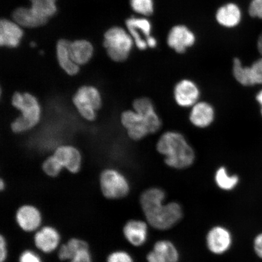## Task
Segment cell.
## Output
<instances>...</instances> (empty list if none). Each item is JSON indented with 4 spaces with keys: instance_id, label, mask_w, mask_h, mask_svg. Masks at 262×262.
Masks as SVG:
<instances>
[{
    "instance_id": "cell-1",
    "label": "cell",
    "mask_w": 262,
    "mask_h": 262,
    "mask_svg": "<svg viewBox=\"0 0 262 262\" xmlns=\"http://www.w3.org/2000/svg\"><path fill=\"white\" fill-rule=\"evenodd\" d=\"M156 149L165 157V163L170 168L185 169L194 162V149L185 137L177 131H168L163 134L157 143Z\"/></svg>"
},
{
    "instance_id": "cell-2",
    "label": "cell",
    "mask_w": 262,
    "mask_h": 262,
    "mask_svg": "<svg viewBox=\"0 0 262 262\" xmlns=\"http://www.w3.org/2000/svg\"><path fill=\"white\" fill-rule=\"evenodd\" d=\"M13 107L20 115L11 124V129L15 134H21L34 128L40 122L41 107L34 95L16 91L11 98Z\"/></svg>"
},
{
    "instance_id": "cell-3",
    "label": "cell",
    "mask_w": 262,
    "mask_h": 262,
    "mask_svg": "<svg viewBox=\"0 0 262 262\" xmlns=\"http://www.w3.org/2000/svg\"><path fill=\"white\" fill-rule=\"evenodd\" d=\"M150 227L159 231L168 230L181 221L183 212L179 203H159L143 211Z\"/></svg>"
},
{
    "instance_id": "cell-4",
    "label": "cell",
    "mask_w": 262,
    "mask_h": 262,
    "mask_svg": "<svg viewBox=\"0 0 262 262\" xmlns=\"http://www.w3.org/2000/svg\"><path fill=\"white\" fill-rule=\"evenodd\" d=\"M73 103L80 116L88 122H94L97 113L102 107V97L97 88L84 85L74 94Z\"/></svg>"
},
{
    "instance_id": "cell-5",
    "label": "cell",
    "mask_w": 262,
    "mask_h": 262,
    "mask_svg": "<svg viewBox=\"0 0 262 262\" xmlns=\"http://www.w3.org/2000/svg\"><path fill=\"white\" fill-rule=\"evenodd\" d=\"M134 42L129 33L117 26L108 29L104 35V47L106 49L108 56L116 62L127 60Z\"/></svg>"
},
{
    "instance_id": "cell-6",
    "label": "cell",
    "mask_w": 262,
    "mask_h": 262,
    "mask_svg": "<svg viewBox=\"0 0 262 262\" xmlns=\"http://www.w3.org/2000/svg\"><path fill=\"white\" fill-rule=\"evenodd\" d=\"M99 181L101 192L106 199H122L130 191L128 180L117 169H104L100 173Z\"/></svg>"
},
{
    "instance_id": "cell-7",
    "label": "cell",
    "mask_w": 262,
    "mask_h": 262,
    "mask_svg": "<svg viewBox=\"0 0 262 262\" xmlns=\"http://www.w3.org/2000/svg\"><path fill=\"white\" fill-rule=\"evenodd\" d=\"M233 237L231 232L224 226L212 227L206 236V245L211 253L221 255L227 253L232 247Z\"/></svg>"
},
{
    "instance_id": "cell-8",
    "label": "cell",
    "mask_w": 262,
    "mask_h": 262,
    "mask_svg": "<svg viewBox=\"0 0 262 262\" xmlns=\"http://www.w3.org/2000/svg\"><path fill=\"white\" fill-rule=\"evenodd\" d=\"M120 122L131 140L139 141L150 134L145 118L135 111H123Z\"/></svg>"
},
{
    "instance_id": "cell-9",
    "label": "cell",
    "mask_w": 262,
    "mask_h": 262,
    "mask_svg": "<svg viewBox=\"0 0 262 262\" xmlns=\"http://www.w3.org/2000/svg\"><path fill=\"white\" fill-rule=\"evenodd\" d=\"M201 92L194 81L184 79L178 82L173 90V97L180 107H192L198 102Z\"/></svg>"
},
{
    "instance_id": "cell-10",
    "label": "cell",
    "mask_w": 262,
    "mask_h": 262,
    "mask_svg": "<svg viewBox=\"0 0 262 262\" xmlns=\"http://www.w3.org/2000/svg\"><path fill=\"white\" fill-rule=\"evenodd\" d=\"M195 42V36L184 25H177L169 31L167 43L176 52L183 54L186 49L191 47Z\"/></svg>"
},
{
    "instance_id": "cell-11",
    "label": "cell",
    "mask_w": 262,
    "mask_h": 262,
    "mask_svg": "<svg viewBox=\"0 0 262 262\" xmlns=\"http://www.w3.org/2000/svg\"><path fill=\"white\" fill-rule=\"evenodd\" d=\"M53 155L69 172L72 173L80 172L83 159L76 147L69 145L58 146L54 150Z\"/></svg>"
},
{
    "instance_id": "cell-12",
    "label": "cell",
    "mask_w": 262,
    "mask_h": 262,
    "mask_svg": "<svg viewBox=\"0 0 262 262\" xmlns=\"http://www.w3.org/2000/svg\"><path fill=\"white\" fill-rule=\"evenodd\" d=\"M126 25L137 47L140 50H145L147 39L151 36L152 25L148 19L131 17L126 19Z\"/></svg>"
},
{
    "instance_id": "cell-13",
    "label": "cell",
    "mask_w": 262,
    "mask_h": 262,
    "mask_svg": "<svg viewBox=\"0 0 262 262\" xmlns=\"http://www.w3.org/2000/svg\"><path fill=\"white\" fill-rule=\"evenodd\" d=\"M148 226L147 222L130 220L124 226V236L134 247H142L146 243L148 238Z\"/></svg>"
},
{
    "instance_id": "cell-14",
    "label": "cell",
    "mask_w": 262,
    "mask_h": 262,
    "mask_svg": "<svg viewBox=\"0 0 262 262\" xmlns=\"http://www.w3.org/2000/svg\"><path fill=\"white\" fill-rule=\"evenodd\" d=\"M16 221L23 230L26 232L34 231L41 225V212L34 206L24 205L19 208L16 212Z\"/></svg>"
},
{
    "instance_id": "cell-15",
    "label": "cell",
    "mask_w": 262,
    "mask_h": 262,
    "mask_svg": "<svg viewBox=\"0 0 262 262\" xmlns=\"http://www.w3.org/2000/svg\"><path fill=\"white\" fill-rule=\"evenodd\" d=\"M20 26L8 19L0 21V45L9 48L18 47L24 36Z\"/></svg>"
},
{
    "instance_id": "cell-16",
    "label": "cell",
    "mask_w": 262,
    "mask_h": 262,
    "mask_svg": "<svg viewBox=\"0 0 262 262\" xmlns=\"http://www.w3.org/2000/svg\"><path fill=\"white\" fill-rule=\"evenodd\" d=\"M191 107L189 120L194 126L206 128L214 122L215 111L211 104L206 101H198Z\"/></svg>"
},
{
    "instance_id": "cell-17",
    "label": "cell",
    "mask_w": 262,
    "mask_h": 262,
    "mask_svg": "<svg viewBox=\"0 0 262 262\" xmlns=\"http://www.w3.org/2000/svg\"><path fill=\"white\" fill-rule=\"evenodd\" d=\"M60 241V234L57 229L49 226L41 229L34 237L36 247L45 253H51L56 250Z\"/></svg>"
},
{
    "instance_id": "cell-18",
    "label": "cell",
    "mask_w": 262,
    "mask_h": 262,
    "mask_svg": "<svg viewBox=\"0 0 262 262\" xmlns=\"http://www.w3.org/2000/svg\"><path fill=\"white\" fill-rule=\"evenodd\" d=\"M71 42L66 39H61L56 47L58 64L66 73L70 76H75L79 73L80 66L74 63L70 52Z\"/></svg>"
},
{
    "instance_id": "cell-19",
    "label": "cell",
    "mask_w": 262,
    "mask_h": 262,
    "mask_svg": "<svg viewBox=\"0 0 262 262\" xmlns=\"http://www.w3.org/2000/svg\"><path fill=\"white\" fill-rule=\"evenodd\" d=\"M215 18L218 24L224 27L234 28L238 25L241 21V10L238 6L234 3H228L217 10Z\"/></svg>"
},
{
    "instance_id": "cell-20",
    "label": "cell",
    "mask_w": 262,
    "mask_h": 262,
    "mask_svg": "<svg viewBox=\"0 0 262 262\" xmlns=\"http://www.w3.org/2000/svg\"><path fill=\"white\" fill-rule=\"evenodd\" d=\"M16 24L28 28L40 27L47 24L48 19L41 17L32 11L31 8L21 7L16 9L12 14Z\"/></svg>"
},
{
    "instance_id": "cell-21",
    "label": "cell",
    "mask_w": 262,
    "mask_h": 262,
    "mask_svg": "<svg viewBox=\"0 0 262 262\" xmlns=\"http://www.w3.org/2000/svg\"><path fill=\"white\" fill-rule=\"evenodd\" d=\"M70 52L72 59L78 66L86 64L93 55L94 48L90 41L86 40L71 42Z\"/></svg>"
},
{
    "instance_id": "cell-22",
    "label": "cell",
    "mask_w": 262,
    "mask_h": 262,
    "mask_svg": "<svg viewBox=\"0 0 262 262\" xmlns=\"http://www.w3.org/2000/svg\"><path fill=\"white\" fill-rule=\"evenodd\" d=\"M215 182L219 189L223 191H232L237 187L240 181L237 175L229 174L224 166L219 168L215 174Z\"/></svg>"
},
{
    "instance_id": "cell-23",
    "label": "cell",
    "mask_w": 262,
    "mask_h": 262,
    "mask_svg": "<svg viewBox=\"0 0 262 262\" xmlns=\"http://www.w3.org/2000/svg\"><path fill=\"white\" fill-rule=\"evenodd\" d=\"M153 250L161 254L168 262H179V251L174 244L168 240H160L155 242Z\"/></svg>"
},
{
    "instance_id": "cell-24",
    "label": "cell",
    "mask_w": 262,
    "mask_h": 262,
    "mask_svg": "<svg viewBox=\"0 0 262 262\" xmlns=\"http://www.w3.org/2000/svg\"><path fill=\"white\" fill-rule=\"evenodd\" d=\"M89 248L86 242L78 238H71L67 244L61 246L58 257L61 260H71L77 252L82 249Z\"/></svg>"
},
{
    "instance_id": "cell-25",
    "label": "cell",
    "mask_w": 262,
    "mask_h": 262,
    "mask_svg": "<svg viewBox=\"0 0 262 262\" xmlns=\"http://www.w3.org/2000/svg\"><path fill=\"white\" fill-rule=\"evenodd\" d=\"M31 9L41 17L47 19L53 16L57 11V0H30Z\"/></svg>"
},
{
    "instance_id": "cell-26",
    "label": "cell",
    "mask_w": 262,
    "mask_h": 262,
    "mask_svg": "<svg viewBox=\"0 0 262 262\" xmlns=\"http://www.w3.org/2000/svg\"><path fill=\"white\" fill-rule=\"evenodd\" d=\"M41 168L45 174L51 178H57L64 169L63 166L53 155L48 157L44 160L42 163Z\"/></svg>"
},
{
    "instance_id": "cell-27",
    "label": "cell",
    "mask_w": 262,
    "mask_h": 262,
    "mask_svg": "<svg viewBox=\"0 0 262 262\" xmlns=\"http://www.w3.org/2000/svg\"><path fill=\"white\" fill-rule=\"evenodd\" d=\"M133 110L144 117L156 112L155 105L150 98L140 97L136 98L133 103Z\"/></svg>"
},
{
    "instance_id": "cell-28",
    "label": "cell",
    "mask_w": 262,
    "mask_h": 262,
    "mask_svg": "<svg viewBox=\"0 0 262 262\" xmlns=\"http://www.w3.org/2000/svg\"><path fill=\"white\" fill-rule=\"evenodd\" d=\"M247 74L250 86L262 84V58L247 67Z\"/></svg>"
},
{
    "instance_id": "cell-29",
    "label": "cell",
    "mask_w": 262,
    "mask_h": 262,
    "mask_svg": "<svg viewBox=\"0 0 262 262\" xmlns=\"http://www.w3.org/2000/svg\"><path fill=\"white\" fill-rule=\"evenodd\" d=\"M130 5L133 11L144 16H149L153 14V0H130Z\"/></svg>"
},
{
    "instance_id": "cell-30",
    "label": "cell",
    "mask_w": 262,
    "mask_h": 262,
    "mask_svg": "<svg viewBox=\"0 0 262 262\" xmlns=\"http://www.w3.org/2000/svg\"><path fill=\"white\" fill-rule=\"evenodd\" d=\"M107 262H134L133 258L127 252L117 251L113 252L107 257Z\"/></svg>"
},
{
    "instance_id": "cell-31",
    "label": "cell",
    "mask_w": 262,
    "mask_h": 262,
    "mask_svg": "<svg viewBox=\"0 0 262 262\" xmlns=\"http://www.w3.org/2000/svg\"><path fill=\"white\" fill-rule=\"evenodd\" d=\"M249 14L252 17L262 19V0H252L249 6Z\"/></svg>"
},
{
    "instance_id": "cell-32",
    "label": "cell",
    "mask_w": 262,
    "mask_h": 262,
    "mask_svg": "<svg viewBox=\"0 0 262 262\" xmlns=\"http://www.w3.org/2000/svg\"><path fill=\"white\" fill-rule=\"evenodd\" d=\"M70 262H93L89 248L82 249L77 252Z\"/></svg>"
},
{
    "instance_id": "cell-33",
    "label": "cell",
    "mask_w": 262,
    "mask_h": 262,
    "mask_svg": "<svg viewBox=\"0 0 262 262\" xmlns=\"http://www.w3.org/2000/svg\"><path fill=\"white\" fill-rule=\"evenodd\" d=\"M19 262H42L38 255L31 250L23 252L19 258Z\"/></svg>"
},
{
    "instance_id": "cell-34",
    "label": "cell",
    "mask_w": 262,
    "mask_h": 262,
    "mask_svg": "<svg viewBox=\"0 0 262 262\" xmlns=\"http://www.w3.org/2000/svg\"><path fill=\"white\" fill-rule=\"evenodd\" d=\"M146 260L147 262H168L161 254L153 250L147 254Z\"/></svg>"
},
{
    "instance_id": "cell-35",
    "label": "cell",
    "mask_w": 262,
    "mask_h": 262,
    "mask_svg": "<svg viewBox=\"0 0 262 262\" xmlns=\"http://www.w3.org/2000/svg\"><path fill=\"white\" fill-rule=\"evenodd\" d=\"M7 242L6 238L1 235L0 238V262H5L8 257Z\"/></svg>"
},
{
    "instance_id": "cell-36",
    "label": "cell",
    "mask_w": 262,
    "mask_h": 262,
    "mask_svg": "<svg viewBox=\"0 0 262 262\" xmlns=\"http://www.w3.org/2000/svg\"><path fill=\"white\" fill-rule=\"evenodd\" d=\"M254 248L255 253L262 258V233L258 234L254 239Z\"/></svg>"
},
{
    "instance_id": "cell-37",
    "label": "cell",
    "mask_w": 262,
    "mask_h": 262,
    "mask_svg": "<svg viewBox=\"0 0 262 262\" xmlns=\"http://www.w3.org/2000/svg\"><path fill=\"white\" fill-rule=\"evenodd\" d=\"M146 42L147 47L150 48H156L157 44L156 39L155 37H152V36H150V37L147 39Z\"/></svg>"
},
{
    "instance_id": "cell-38",
    "label": "cell",
    "mask_w": 262,
    "mask_h": 262,
    "mask_svg": "<svg viewBox=\"0 0 262 262\" xmlns=\"http://www.w3.org/2000/svg\"><path fill=\"white\" fill-rule=\"evenodd\" d=\"M255 100H256L257 102L259 104L260 108L262 107V90L258 91L256 94V96H255Z\"/></svg>"
},
{
    "instance_id": "cell-39",
    "label": "cell",
    "mask_w": 262,
    "mask_h": 262,
    "mask_svg": "<svg viewBox=\"0 0 262 262\" xmlns=\"http://www.w3.org/2000/svg\"><path fill=\"white\" fill-rule=\"evenodd\" d=\"M257 48H258V52H260V54L261 55V56H262V33L258 39Z\"/></svg>"
},
{
    "instance_id": "cell-40",
    "label": "cell",
    "mask_w": 262,
    "mask_h": 262,
    "mask_svg": "<svg viewBox=\"0 0 262 262\" xmlns=\"http://www.w3.org/2000/svg\"><path fill=\"white\" fill-rule=\"evenodd\" d=\"M5 182L4 181V180H3V179H0V189H1V191H3V190L5 189Z\"/></svg>"
},
{
    "instance_id": "cell-41",
    "label": "cell",
    "mask_w": 262,
    "mask_h": 262,
    "mask_svg": "<svg viewBox=\"0 0 262 262\" xmlns=\"http://www.w3.org/2000/svg\"><path fill=\"white\" fill-rule=\"evenodd\" d=\"M31 46L32 47H35L36 43L35 42H32L31 43Z\"/></svg>"
},
{
    "instance_id": "cell-42",
    "label": "cell",
    "mask_w": 262,
    "mask_h": 262,
    "mask_svg": "<svg viewBox=\"0 0 262 262\" xmlns=\"http://www.w3.org/2000/svg\"><path fill=\"white\" fill-rule=\"evenodd\" d=\"M260 114H261V116L262 117V107L260 108Z\"/></svg>"
}]
</instances>
